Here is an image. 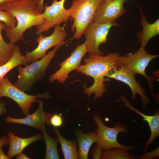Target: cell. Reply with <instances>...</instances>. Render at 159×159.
Masks as SVG:
<instances>
[{"label":"cell","mask_w":159,"mask_h":159,"mask_svg":"<svg viewBox=\"0 0 159 159\" xmlns=\"http://www.w3.org/2000/svg\"><path fill=\"white\" fill-rule=\"evenodd\" d=\"M120 55L118 53H109L106 56L98 55H90L84 59L85 64L81 65L76 71L83 74L92 77L94 83L89 87L84 86L85 90L83 92L87 94L89 98L93 93V100L102 97L107 90L105 89L104 82L110 81L109 78L105 77L111 74L120 65L117 61Z\"/></svg>","instance_id":"obj_1"},{"label":"cell","mask_w":159,"mask_h":159,"mask_svg":"<svg viewBox=\"0 0 159 159\" xmlns=\"http://www.w3.org/2000/svg\"><path fill=\"white\" fill-rule=\"evenodd\" d=\"M38 0H21L0 4V9L7 11L16 19L17 25L13 28L6 27V36L14 44L23 40L24 33L28 29L42 24L44 21L43 13L37 10Z\"/></svg>","instance_id":"obj_2"},{"label":"cell","mask_w":159,"mask_h":159,"mask_svg":"<svg viewBox=\"0 0 159 159\" xmlns=\"http://www.w3.org/2000/svg\"><path fill=\"white\" fill-rule=\"evenodd\" d=\"M69 40L54 47L44 57L35 60L24 67L21 65L17 66L19 72L18 79L14 84L20 90L24 92L31 89L36 83L42 80L45 77V72L57 50Z\"/></svg>","instance_id":"obj_3"},{"label":"cell","mask_w":159,"mask_h":159,"mask_svg":"<svg viewBox=\"0 0 159 159\" xmlns=\"http://www.w3.org/2000/svg\"><path fill=\"white\" fill-rule=\"evenodd\" d=\"M102 0H72L71 6L67 11L73 20L71 26V32H75L73 39H80L87 26L93 22L95 13Z\"/></svg>","instance_id":"obj_4"},{"label":"cell","mask_w":159,"mask_h":159,"mask_svg":"<svg viewBox=\"0 0 159 159\" xmlns=\"http://www.w3.org/2000/svg\"><path fill=\"white\" fill-rule=\"evenodd\" d=\"M94 120L98 127L96 129L97 140L96 143L104 151L110 150L115 148H120L129 150L135 149V146H127L118 143L117 136L121 132L126 134L128 132L127 127L125 125L117 122L112 128L105 125L103 122L101 116L92 114Z\"/></svg>","instance_id":"obj_5"},{"label":"cell","mask_w":159,"mask_h":159,"mask_svg":"<svg viewBox=\"0 0 159 159\" xmlns=\"http://www.w3.org/2000/svg\"><path fill=\"white\" fill-rule=\"evenodd\" d=\"M159 57V55H153L149 54L145 50V48L140 47L134 53L121 56L117 60V63L125 66L134 74H138L143 75L148 82L149 87L151 90V95L153 98L155 99L153 94V84L158 74H155L153 76L149 77L146 74L145 70L149 62L155 58Z\"/></svg>","instance_id":"obj_6"},{"label":"cell","mask_w":159,"mask_h":159,"mask_svg":"<svg viewBox=\"0 0 159 159\" xmlns=\"http://www.w3.org/2000/svg\"><path fill=\"white\" fill-rule=\"evenodd\" d=\"M3 97L11 98L16 102L25 116L29 113L32 104L38 102L37 98L47 99L52 97L47 92L37 95L27 94L12 84L7 76L4 77L0 84V99Z\"/></svg>","instance_id":"obj_7"},{"label":"cell","mask_w":159,"mask_h":159,"mask_svg":"<svg viewBox=\"0 0 159 159\" xmlns=\"http://www.w3.org/2000/svg\"><path fill=\"white\" fill-rule=\"evenodd\" d=\"M120 25L115 22L112 24H101L93 22L89 24L83 34L85 38L84 43L89 55L102 56L104 53L99 50L100 45L107 42V35L112 27Z\"/></svg>","instance_id":"obj_8"},{"label":"cell","mask_w":159,"mask_h":159,"mask_svg":"<svg viewBox=\"0 0 159 159\" xmlns=\"http://www.w3.org/2000/svg\"><path fill=\"white\" fill-rule=\"evenodd\" d=\"M54 31L50 36L45 37L39 34L35 41L39 43L37 47L31 52L27 51L25 55L28 64L42 59L47 54L46 51L51 47L63 43L67 36L64 26L57 24L54 26Z\"/></svg>","instance_id":"obj_9"},{"label":"cell","mask_w":159,"mask_h":159,"mask_svg":"<svg viewBox=\"0 0 159 159\" xmlns=\"http://www.w3.org/2000/svg\"><path fill=\"white\" fill-rule=\"evenodd\" d=\"M65 1L53 0L51 5H45L43 13L44 21L42 24L36 26L37 29L36 32L37 35L42 32L46 33L55 25L67 22L70 19L67 9H65L64 7Z\"/></svg>","instance_id":"obj_10"},{"label":"cell","mask_w":159,"mask_h":159,"mask_svg":"<svg viewBox=\"0 0 159 159\" xmlns=\"http://www.w3.org/2000/svg\"><path fill=\"white\" fill-rule=\"evenodd\" d=\"M126 0H102L94 15L93 22L101 24L115 22L125 12L123 6Z\"/></svg>","instance_id":"obj_11"},{"label":"cell","mask_w":159,"mask_h":159,"mask_svg":"<svg viewBox=\"0 0 159 159\" xmlns=\"http://www.w3.org/2000/svg\"><path fill=\"white\" fill-rule=\"evenodd\" d=\"M87 52L84 43L78 45L70 56L60 64V69L49 77V83H51L56 80L60 83H64L68 77L69 73L77 69L81 65V60Z\"/></svg>","instance_id":"obj_12"},{"label":"cell","mask_w":159,"mask_h":159,"mask_svg":"<svg viewBox=\"0 0 159 159\" xmlns=\"http://www.w3.org/2000/svg\"><path fill=\"white\" fill-rule=\"evenodd\" d=\"M134 74L125 66L120 64L117 69L106 77L121 81L127 85L131 91L132 101L135 100L137 94H138L143 103V109H145L146 105L150 103V101L143 89L136 81Z\"/></svg>","instance_id":"obj_13"},{"label":"cell","mask_w":159,"mask_h":159,"mask_svg":"<svg viewBox=\"0 0 159 159\" xmlns=\"http://www.w3.org/2000/svg\"><path fill=\"white\" fill-rule=\"evenodd\" d=\"M38 107L32 114L29 113L22 118L17 119L8 116L5 120L6 123H19L32 127L39 130H42L44 124L50 125L49 120L52 114L44 111L43 110V101L38 100Z\"/></svg>","instance_id":"obj_14"},{"label":"cell","mask_w":159,"mask_h":159,"mask_svg":"<svg viewBox=\"0 0 159 159\" xmlns=\"http://www.w3.org/2000/svg\"><path fill=\"white\" fill-rule=\"evenodd\" d=\"M120 99L123 102L126 107L130 110L135 111L137 115H140L143 117V120L148 123L151 131V135L148 140L145 143V147L143 151L145 152L148 147L151 144L154 139L159 135V111L158 109L155 115L152 116L145 115L141 112L133 107L128 102L126 98L122 95L120 96Z\"/></svg>","instance_id":"obj_15"},{"label":"cell","mask_w":159,"mask_h":159,"mask_svg":"<svg viewBox=\"0 0 159 159\" xmlns=\"http://www.w3.org/2000/svg\"><path fill=\"white\" fill-rule=\"evenodd\" d=\"M8 136L9 146L7 156L9 159L22 153L23 150L30 144L43 139L42 131L26 138L16 136L11 131L9 132Z\"/></svg>","instance_id":"obj_16"},{"label":"cell","mask_w":159,"mask_h":159,"mask_svg":"<svg viewBox=\"0 0 159 159\" xmlns=\"http://www.w3.org/2000/svg\"><path fill=\"white\" fill-rule=\"evenodd\" d=\"M139 8L140 11V23L142 26L143 30L139 32L137 37L139 42L141 43L140 47L145 48L149 41L159 34V19H157L153 23H149L146 15L140 6Z\"/></svg>","instance_id":"obj_17"},{"label":"cell","mask_w":159,"mask_h":159,"mask_svg":"<svg viewBox=\"0 0 159 159\" xmlns=\"http://www.w3.org/2000/svg\"><path fill=\"white\" fill-rule=\"evenodd\" d=\"M75 134L78 146V158L87 159L88 153L92 145L97 140V134L95 132H89L83 133L81 130H75Z\"/></svg>","instance_id":"obj_18"},{"label":"cell","mask_w":159,"mask_h":159,"mask_svg":"<svg viewBox=\"0 0 159 159\" xmlns=\"http://www.w3.org/2000/svg\"><path fill=\"white\" fill-rule=\"evenodd\" d=\"M27 64L25 55L21 54L18 46L14 44L12 56L7 62L0 66V84L5 76L11 69L19 65H23L25 66Z\"/></svg>","instance_id":"obj_19"},{"label":"cell","mask_w":159,"mask_h":159,"mask_svg":"<svg viewBox=\"0 0 159 159\" xmlns=\"http://www.w3.org/2000/svg\"><path fill=\"white\" fill-rule=\"evenodd\" d=\"M53 130L56 134L57 138L60 143L65 159H78L77 141L73 140H69L64 138L60 133L57 127H53Z\"/></svg>","instance_id":"obj_20"},{"label":"cell","mask_w":159,"mask_h":159,"mask_svg":"<svg viewBox=\"0 0 159 159\" xmlns=\"http://www.w3.org/2000/svg\"><path fill=\"white\" fill-rule=\"evenodd\" d=\"M7 27L6 24L0 21V66L7 62L13 53L14 44L6 43L2 36V31Z\"/></svg>","instance_id":"obj_21"},{"label":"cell","mask_w":159,"mask_h":159,"mask_svg":"<svg viewBox=\"0 0 159 159\" xmlns=\"http://www.w3.org/2000/svg\"><path fill=\"white\" fill-rule=\"evenodd\" d=\"M42 132L43 139L44 140L46 147L45 159H59L57 148L59 141L57 138H51L46 131L45 124L43 126Z\"/></svg>","instance_id":"obj_22"},{"label":"cell","mask_w":159,"mask_h":159,"mask_svg":"<svg viewBox=\"0 0 159 159\" xmlns=\"http://www.w3.org/2000/svg\"><path fill=\"white\" fill-rule=\"evenodd\" d=\"M128 150L120 148H115L112 150L103 152L100 157L101 159H136L132 155Z\"/></svg>","instance_id":"obj_23"},{"label":"cell","mask_w":159,"mask_h":159,"mask_svg":"<svg viewBox=\"0 0 159 159\" xmlns=\"http://www.w3.org/2000/svg\"><path fill=\"white\" fill-rule=\"evenodd\" d=\"M14 16L9 12L0 9V21L11 28L14 27L17 22Z\"/></svg>","instance_id":"obj_24"},{"label":"cell","mask_w":159,"mask_h":159,"mask_svg":"<svg viewBox=\"0 0 159 159\" xmlns=\"http://www.w3.org/2000/svg\"><path fill=\"white\" fill-rule=\"evenodd\" d=\"M50 125L54 127H57L61 126L63 123L61 114H54L52 115L49 120Z\"/></svg>","instance_id":"obj_25"},{"label":"cell","mask_w":159,"mask_h":159,"mask_svg":"<svg viewBox=\"0 0 159 159\" xmlns=\"http://www.w3.org/2000/svg\"><path fill=\"white\" fill-rule=\"evenodd\" d=\"M103 150L102 148L96 143L91 150V153L93 159H100V156L103 153Z\"/></svg>","instance_id":"obj_26"},{"label":"cell","mask_w":159,"mask_h":159,"mask_svg":"<svg viewBox=\"0 0 159 159\" xmlns=\"http://www.w3.org/2000/svg\"><path fill=\"white\" fill-rule=\"evenodd\" d=\"M159 147L155 150L150 153L146 152L144 154L140 155L139 157L140 159H151L159 155Z\"/></svg>","instance_id":"obj_27"},{"label":"cell","mask_w":159,"mask_h":159,"mask_svg":"<svg viewBox=\"0 0 159 159\" xmlns=\"http://www.w3.org/2000/svg\"><path fill=\"white\" fill-rule=\"evenodd\" d=\"M9 144V140L8 137L4 135L0 138V147L4 145Z\"/></svg>","instance_id":"obj_28"},{"label":"cell","mask_w":159,"mask_h":159,"mask_svg":"<svg viewBox=\"0 0 159 159\" xmlns=\"http://www.w3.org/2000/svg\"><path fill=\"white\" fill-rule=\"evenodd\" d=\"M44 0H38L37 4V11L40 13H42L44 10Z\"/></svg>","instance_id":"obj_29"},{"label":"cell","mask_w":159,"mask_h":159,"mask_svg":"<svg viewBox=\"0 0 159 159\" xmlns=\"http://www.w3.org/2000/svg\"><path fill=\"white\" fill-rule=\"evenodd\" d=\"M6 104L5 102L0 101V115L6 112L7 109L5 107Z\"/></svg>","instance_id":"obj_30"},{"label":"cell","mask_w":159,"mask_h":159,"mask_svg":"<svg viewBox=\"0 0 159 159\" xmlns=\"http://www.w3.org/2000/svg\"><path fill=\"white\" fill-rule=\"evenodd\" d=\"M9 159L7 155H6L4 153L2 147H0V159Z\"/></svg>","instance_id":"obj_31"},{"label":"cell","mask_w":159,"mask_h":159,"mask_svg":"<svg viewBox=\"0 0 159 159\" xmlns=\"http://www.w3.org/2000/svg\"><path fill=\"white\" fill-rule=\"evenodd\" d=\"M16 159H29V158L25 154L22 153L16 155Z\"/></svg>","instance_id":"obj_32"},{"label":"cell","mask_w":159,"mask_h":159,"mask_svg":"<svg viewBox=\"0 0 159 159\" xmlns=\"http://www.w3.org/2000/svg\"><path fill=\"white\" fill-rule=\"evenodd\" d=\"M21 0H0V4L6 3L19 1Z\"/></svg>","instance_id":"obj_33"}]
</instances>
